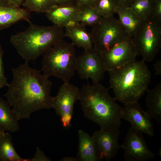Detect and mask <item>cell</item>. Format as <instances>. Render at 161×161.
Masks as SVG:
<instances>
[{
	"label": "cell",
	"mask_w": 161,
	"mask_h": 161,
	"mask_svg": "<svg viewBox=\"0 0 161 161\" xmlns=\"http://www.w3.org/2000/svg\"><path fill=\"white\" fill-rule=\"evenodd\" d=\"M12 71L13 79L4 96L18 121L29 119L36 111L52 108V83L49 77L25 62Z\"/></svg>",
	"instance_id": "cell-1"
},
{
	"label": "cell",
	"mask_w": 161,
	"mask_h": 161,
	"mask_svg": "<svg viewBox=\"0 0 161 161\" xmlns=\"http://www.w3.org/2000/svg\"><path fill=\"white\" fill-rule=\"evenodd\" d=\"M78 100L85 117L99 125L100 129H119L122 107L100 82L83 85Z\"/></svg>",
	"instance_id": "cell-2"
},
{
	"label": "cell",
	"mask_w": 161,
	"mask_h": 161,
	"mask_svg": "<svg viewBox=\"0 0 161 161\" xmlns=\"http://www.w3.org/2000/svg\"><path fill=\"white\" fill-rule=\"evenodd\" d=\"M108 72L114 98L124 104L138 102L148 90L151 79V72L142 60Z\"/></svg>",
	"instance_id": "cell-3"
},
{
	"label": "cell",
	"mask_w": 161,
	"mask_h": 161,
	"mask_svg": "<svg viewBox=\"0 0 161 161\" xmlns=\"http://www.w3.org/2000/svg\"><path fill=\"white\" fill-rule=\"evenodd\" d=\"M24 30L11 35L10 42L25 62L35 61L50 47L64 40L63 27L53 24L41 26L30 21Z\"/></svg>",
	"instance_id": "cell-4"
},
{
	"label": "cell",
	"mask_w": 161,
	"mask_h": 161,
	"mask_svg": "<svg viewBox=\"0 0 161 161\" xmlns=\"http://www.w3.org/2000/svg\"><path fill=\"white\" fill-rule=\"evenodd\" d=\"M41 70L49 77L54 76L64 83L69 82L76 71L77 56L75 46L61 41L52 46L43 54Z\"/></svg>",
	"instance_id": "cell-5"
},
{
	"label": "cell",
	"mask_w": 161,
	"mask_h": 161,
	"mask_svg": "<svg viewBox=\"0 0 161 161\" xmlns=\"http://www.w3.org/2000/svg\"><path fill=\"white\" fill-rule=\"evenodd\" d=\"M138 55L145 62L152 61L161 47V19L151 15L142 20L131 37Z\"/></svg>",
	"instance_id": "cell-6"
},
{
	"label": "cell",
	"mask_w": 161,
	"mask_h": 161,
	"mask_svg": "<svg viewBox=\"0 0 161 161\" xmlns=\"http://www.w3.org/2000/svg\"><path fill=\"white\" fill-rule=\"evenodd\" d=\"M89 33L93 47L101 54L116 44L131 37L118 19L101 17L92 26Z\"/></svg>",
	"instance_id": "cell-7"
},
{
	"label": "cell",
	"mask_w": 161,
	"mask_h": 161,
	"mask_svg": "<svg viewBox=\"0 0 161 161\" xmlns=\"http://www.w3.org/2000/svg\"><path fill=\"white\" fill-rule=\"evenodd\" d=\"M80 89L69 82L64 83L56 95L53 97L52 108L60 116L63 127L68 129L71 126L75 103L79 97Z\"/></svg>",
	"instance_id": "cell-8"
},
{
	"label": "cell",
	"mask_w": 161,
	"mask_h": 161,
	"mask_svg": "<svg viewBox=\"0 0 161 161\" xmlns=\"http://www.w3.org/2000/svg\"><path fill=\"white\" fill-rule=\"evenodd\" d=\"M76 71L80 79L97 82L103 80L106 72L101 54L93 47L77 57Z\"/></svg>",
	"instance_id": "cell-9"
},
{
	"label": "cell",
	"mask_w": 161,
	"mask_h": 161,
	"mask_svg": "<svg viewBox=\"0 0 161 161\" xmlns=\"http://www.w3.org/2000/svg\"><path fill=\"white\" fill-rule=\"evenodd\" d=\"M143 134L131 127L129 129L121 145L125 161H147L154 157L155 154L148 147Z\"/></svg>",
	"instance_id": "cell-10"
},
{
	"label": "cell",
	"mask_w": 161,
	"mask_h": 161,
	"mask_svg": "<svg viewBox=\"0 0 161 161\" xmlns=\"http://www.w3.org/2000/svg\"><path fill=\"white\" fill-rule=\"evenodd\" d=\"M101 55L107 72L120 68L136 60L138 55L131 37L116 44Z\"/></svg>",
	"instance_id": "cell-11"
},
{
	"label": "cell",
	"mask_w": 161,
	"mask_h": 161,
	"mask_svg": "<svg viewBox=\"0 0 161 161\" xmlns=\"http://www.w3.org/2000/svg\"><path fill=\"white\" fill-rule=\"evenodd\" d=\"M120 112L121 119L129 122L131 127L150 137L154 134L152 118L144 111L138 102L125 104Z\"/></svg>",
	"instance_id": "cell-12"
},
{
	"label": "cell",
	"mask_w": 161,
	"mask_h": 161,
	"mask_svg": "<svg viewBox=\"0 0 161 161\" xmlns=\"http://www.w3.org/2000/svg\"><path fill=\"white\" fill-rule=\"evenodd\" d=\"M119 129H100L92 135L100 160L109 161L115 157L121 148L118 143Z\"/></svg>",
	"instance_id": "cell-13"
},
{
	"label": "cell",
	"mask_w": 161,
	"mask_h": 161,
	"mask_svg": "<svg viewBox=\"0 0 161 161\" xmlns=\"http://www.w3.org/2000/svg\"><path fill=\"white\" fill-rule=\"evenodd\" d=\"M30 13L24 8L13 5L8 0H0V30L21 20L29 22Z\"/></svg>",
	"instance_id": "cell-14"
},
{
	"label": "cell",
	"mask_w": 161,
	"mask_h": 161,
	"mask_svg": "<svg viewBox=\"0 0 161 161\" xmlns=\"http://www.w3.org/2000/svg\"><path fill=\"white\" fill-rule=\"evenodd\" d=\"M79 143L76 157L78 161H100L96 146L92 136L83 130L78 131Z\"/></svg>",
	"instance_id": "cell-15"
},
{
	"label": "cell",
	"mask_w": 161,
	"mask_h": 161,
	"mask_svg": "<svg viewBox=\"0 0 161 161\" xmlns=\"http://www.w3.org/2000/svg\"><path fill=\"white\" fill-rule=\"evenodd\" d=\"M86 27L78 22L74 25L65 28L64 37L69 38L75 46L84 50L92 48L93 47L90 35Z\"/></svg>",
	"instance_id": "cell-16"
},
{
	"label": "cell",
	"mask_w": 161,
	"mask_h": 161,
	"mask_svg": "<svg viewBox=\"0 0 161 161\" xmlns=\"http://www.w3.org/2000/svg\"><path fill=\"white\" fill-rule=\"evenodd\" d=\"M79 9L75 4H57L46 13V16L53 24L63 27L64 25L67 21L76 17Z\"/></svg>",
	"instance_id": "cell-17"
},
{
	"label": "cell",
	"mask_w": 161,
	"mask_h": 161,
	"mask_svg": "<svg viewBox=\"0 0 161 161\" xmlns=\"http://www.w3.org/2000/svg\"><path fill=\"white\" fill-rule=\"evenodd\" d=\"M18 121L7 101L0 97V127L4 132H15L20 128Z\"/></svg>",
	"instance_id": "cell-18"
},
{
	"label": "cell",
	"mask_w": 161,
	"mask_h": 161,
	"mask_svg": "<svg viewBox=\"0 0 161 161\" xmlns=\"http://www.w3.org/2000/svg\"><path fill=\"white\" fill-rule=\"evenodd\" d=\"M145 98L146 112L152 119L161 122V83L153 89H148Z\"/></svg>",
	"instance_id": "cell-19"
},
{
	"label": "cell",
	"mask_w": 161,
	"mask_h": 161,
	"mask_svg": "<svg viewBox=\"0 0 161 161\" xmlns=\"http://www.w3.org/2000/svg\"><path fill=\"white\" fill-rule=\"evenodd\" d=\"M120 23L132 37L139 27L142 20L127 7L118 5L116 10Z\"/></svg>",
	"instance_id": "cell-20"
},
{
	"label": "cell",
	"mask_w": 161,
	"mask_h": 161,
	"mask_svg": "<svg viewBox=\"0 0 161 161\" xmlns=\"http://www.w3.org/2000/svg\"><path fill=\"white\" fill-rule=\"evenodd\" d=\"M0 158L1 161H28L17 153L10 132H6L0 137Z\"/></svg>",
	"instance_id": "cell-21"
},
{
	"label": "cell",
	"mask_w": 161,
	"mask_h": 161,
	"mask_svg": "<svg viewBox=\"0 0 161 161\" xmlns=\"http://www.w3.org/2000/svg\"><path fill=\"white\" fill-rule=\"evenodd\" d=\"M101 17L92 6L80 8L76 16L78 21L85 27H92Z\"/></svg>",
	"instance_id": "cell-22"
},
{
	"label": "cell",
	"mask_w": 161,
	"mask_h": 161,
	"mask_svg": "<svg viewBox=\"0 0 161 161\" xmlns=\"http://www.w3.org/2000/svg\"><path fill=\"white\" fill-rule=\"evenodd\" d=\"M56 5L55 0H25L22 5L30 13H46Z\"/></svg>",
	"instance_id": "cell-23"
},
{
	"label": "cell",
	"mask_w": 161,
	"mask_h": 161,
	"mask_svg": "<svg viewBox=\"0 0 161 161\" xmlns=\"http://www.w3.org/2000/svg\"><path fill=\"white\" fill-rule=\"evenodd\" d=\"M154 0H137L129 7L140 19L143 20L152 15Z\"/></svg>",
	"instance_id": "cell-24"
},
{
	"label": "cell",
	"mask_w": 161,
	"mask_h": 161,
	"mask_svg": "<svg viewBox=\"0 0 161 161\" xmlns=\"http://www.w3.org/2000/svg\"><path fill=\"white\" fill-rule=\"evenodd\" d=\"M118 4L115 0H96L93 7L102 17L114 16Z\"/></svg>",
	"instance_id": "cell-25"
},
{
	"label": "cell",
	"mask_w": 161,
	"mask_h": 161,
	"mask_svg": "<svg viewBox=\"0 0 161 161\" xmlns=\"http://www.w3.org/2000/svg\"><path fill=\"white\" fill-rule=\"evenodd\" d=\"M4 54L1 45L0 44V89L7 86L9 83L4 74L3 56Z\"/></svg>",
	"instance_id": "cell-26"
},
{
	"label": "cell",
	"mask_w": 161,
	"mask_h": 161,
	"mask_svg": "<svg viewBox=\"0 0 161 161\" xmlns=\"http://www.w3.org/2000/svg\"><path fill=\"white\" fill-rule=\"evenodd\" d=\"M51 160L47 157L44 153L38 147L36 148L35 154L33 158L28 159V161H50Z\"/></svg>",
	"instance_id": "cell-27"
},
{
	"label": "cell",
	"mask_w": 161,
	"mask_h": 161,
	"mask_svg": "<svg viewBox=\"0 0 161 161\" xmlns=\"http://www.w3.org/2000/svg\"><path fill=\"white\" fill-rule=\"evenodd\" d=\"M152 15L161 19V0H154Z\"/></svg>",
	"instance_id": "cell-28"
},
{
	"label": "cell",
	"mask_w": 161,
	"mask_h": 161,
	"mask_svg": "<svg viewBox=\"0 0 161 161\" xmlns=\"http://www.w3.org/2000/svg\"><path fill=\"white\" fill-rule=\"evenodd\" d=\"M96 0H75V4L79 8L93 6Z\"/></svg>",
	"instance_id": "cell-29"
},
{
	"label": "cell",
	"mask_w": 161,
	"mask_h": 161,
	"mask_svg": "<svg viewBox=\"0 0 161 161\" xmlns=\"http://www.w3.org/2000/svg\"><path fill=\"white\" fill-rule=\"evenodd\" d=\"M155 75H161V61L157 60L154 64Z\"/></svg>",
	"instance_id": "cell-30"
},
{
	"label": "cell",
	"mask_w": 161,
	"mask_h": 161,
	"mask_svg": "<svg viewBox=\"0 0 161 161\" xmlns=\"http://www.w3.org/2000/svg\"><path fill=\"white\" fill-rule=\"evenodd\" d=\"M75 0H55L58 5H65L75 4Z\"/></svg>",
	"instance_id": "cell-31"
},
{
	"label": "cell",
	"mask_w": 161,
	"mask_h": 161,
	"mask_svg": "<svg viewBox=\"0 0 161 161\" xmlns=\"http://www.w3.org/2000/svg\"><path fill=\"white\" fill-rule=\"evenodd\" d=\"M118 5L129 7L132 3V0H115Z\"/></svg>",
	"instance_id": "cell-32"
},
{
	"label": "cell",
	"mask_w": 161,
	"mask_h": 161,
	"mask_svg": "<svg viewBox=\"0 0 161 161\" xmlns=\"http://www.w3.org/2000/svg\"><path fill=\"white\" fill-rule=\"evenodd\" d=\"M13 5L18 7H21L25 0H8Z\"/></svg>",
	"instance_id": "cell-33"
},
{
	"label": "cell",
	"mask_w": 161,
	"mask_h": 161,
	"mask_svg": "<svg viewBox=\"0 0 161 161\" xmlns=\"http://www.w3.org/2000/svg\"><path fill=\"white\" fill-rule=\"evenodd\" d=\"M61 161H77L76 158L72 157H66L63 158Z\"/></svg>",
	"instance_id": "cell-34"
},
{
	"label": "cell",
	"mask_w": 161,
	"mask_h": 161,
	"mask_svg": "<svg viewBox=\"0 0 161 161\" xmlns=\"http://www.w3.org/2000/svg\"><path fill=\"white\" fill-rule=\"evenodd\" d=\"M4 132L0 127V137L5 132Z\"/></svg>",
	"instance_id": "cell-35"
},
{
	"label": "cell",
	"mask_w": 161,
	"mask_h": 161,
	"mask_svg": "<svg viewBox=\"0 0 161 161\" xmlns=\"http://www.w3.org/2000/svg\"><path fill=\"white\" fill-rule=\"evenodd\" d=\"M136 0H132V3L133 2H134V1H136Z\"/></svg>",
	"instance_id": "cell-36"
},
{
	"label": "cell",
	"mask_w": 161,
	"mask_h": 161,
	"mask_svg": "<svg viewBox=\"0 0 161 161\" xmlns=\"http://www.w3.org/2000/svg\"><path fill=\"white\" fill-rule=\"evenodd\" d=\"M0 161H1V159L0 158Z\"/></svg>",
	"instance_id": "cell-37"
},
{
	"label": "cell",
	"mask_w": 161,
	"mask_h": 161,
	"mask_svg": "<svg viewBox=\"0 0 161 161\" xmlns=\"http://www.w3.org/2000/svg\"></svg>",
	"instance_id": "cell-38"
}]
</instances>
